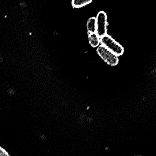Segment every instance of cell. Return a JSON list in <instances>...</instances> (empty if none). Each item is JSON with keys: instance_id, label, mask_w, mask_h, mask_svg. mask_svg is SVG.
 Wrapping results in <instances>:
<instances>
[{"instance_id": "obj_1", "label": "cell", "mask_w": 156, "mask_h": 156, "mask_svg": "<svg viewBox=\"0 0 156 156\" xmlns=\"http://www.w3.org/2000/svg\"><path fill=\"white\" fill-rule=\"evenodd\" d=\"M101 44L118 56H122L124 52L122 46L107 34L101 37Z\"/></svg>"}, {"instance_id": "obj_2", "label": "cell", "mask_w": 156, "mask_h": 156, "mask_svg": "<svg viewBox=\"0 0 156 156\" xmlns=\"http://www.w3.org/2000/svg\"><path fill=\"white\" fill-rule=\"evenodd\" d=\"M97 52L100 57L109 66L114 67L118 64V56L101 44L97 47Z\"/></svg>"}, {"instance_id": "obj_3", "label": "cell", "mask_w": 156, "mask_h": 156, "mask_svg": "<svg viewBox=\"0 0 156 156\" xmlns=\"http://www.w3.org/2000/svg\"><path fill=\"white\" fill-rule=\"evenodd\" d=\"M96 19V33L100 37L106 34L107 33V15L104 11H101L97 14Z\"/></svg>"}, {"instance_id": "obj_4", "label": "cell", "mask_w": 156, "mask_h": 156, "mask_svg": "<svg viewBox=\"0 0 156 156\" xmlns=\"http://www.w3.org/2000/svg\"><path fill=\"white\" fill-rule=\"evenodd\" d=\"M88 39L92 47H98L101 45V37L96 33L88 34Z\"/></svg>"}, {"instance_id": "obj_5", "label": "cell", "mask_w": 156, "mask_h": 156, "mask_svg": "<svg viewBox=\"0 0 156 156\" xmlns=\"http://www.w3.org/2000/svg\"><path fill=\"white\" fill-rule=\"evenodd\" d=\"M87 31L88 34L96 33V17H90L87 22L86 24Z\"/></svg>"}, {"instance_id": "obj_6", "label": "cell", "mask_w": 156, "mask_h": 156, "mask_svg": "<svg viewBox=\"0 0 156 156\" xmlns=\"http://www.w3.org/2000/svg\"><path fill=\"white\" fill-rule=\"evenodd\" d=\"M93 0H72L71 4L74 8H79L91 3Z\"/></svg>"}, {"instance_id": "obj_7", "label": "cell", "mask_w": 156, "mask_h": 156, "mask_svg": "<svg viewBox=\"0 0 156 156\" xmlns=\"http://www.w3.org/2000/svg\"><path fill=\"white\" fill-rule=\"evenodd\" d=\"M7 152L3 148L0 147V156H8Z\"/></svg>"}, {"instance_id": "obj_8", "label": "cell", "mask_w": 156, "mask_h": 156, "mask_svg": "<svg viewBox=\"0 0 156 156\" xmlns=\"http://www.w3.org/2000/svg\"><path fill=\"white\" fill-rule=\"evenodd\" d=\"M20 5L21 6V7H23V8H25V7H26L27 6V4L26 3V2H20Z\"/></svg>"}, {"instance_id": "obj_9", "label": "cell", "mask_w": 156, "mask_h": 156, "mask_svg": "<svg viewBox=\"0 0 156 156\" xmlns=\"http://www.w3.org/2000/svg\"><path fill=\"white\" fill-rule=\"evenodd\" d=\"M3 61V60L2 57L0 55V62H2Z\"/></svg>"}]
</instances>
